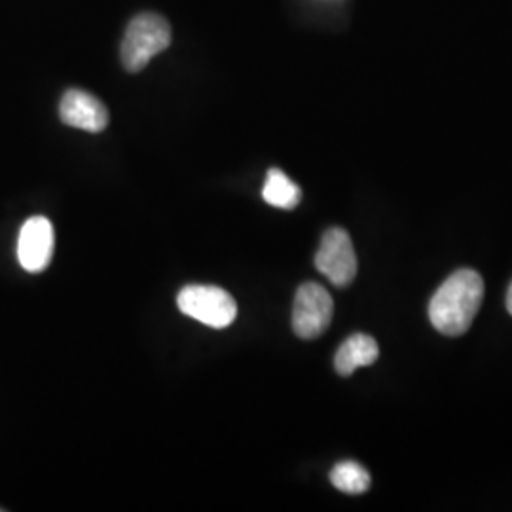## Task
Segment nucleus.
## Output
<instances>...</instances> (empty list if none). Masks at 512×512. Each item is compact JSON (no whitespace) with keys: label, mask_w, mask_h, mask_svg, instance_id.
<instances>
[{"label":"nucleus","mask_w":512,"mask_h":512,"mask_svg":"<svg viewBox=\"0 0 512 512\" xmlns=\"http://www.w3.org/2000/svg\"><path fill=\"white\" fill-rule=\"evenodd\" d=\"M54 226L46 217H31L19 230L18 258L29 274L44 272L54 256Z\"/></svg>","instance_id":"423d86ee"},{"label":"nucleus","mask_w":512,"mask_h":512,"mask_svg":"<svg viewBox=\"0 0 512 512\" xmlns=\"http://www.w3.org/2000/svg\"><path fill=\"white\" fill-rule=\"evenodd\" d=\"M59 118L65 126L101 133L109 124L107 107L84 90H69L59 103Z\"/></svg>","instance_id":"0eeeda50"},{"label":"nucleus","mask_w":512,"mask_h":512,"mask_svg":"<svg viewBox=\"0 0 512 512\" xmlns=\"http://www.w3.org/2000/svg\"><path fill=\"white\" fill-rule=\"evenodd\" d=\"M507 310L512 315V283L511 287H509V293H507Z\"/></svg>","instance_id":"9b49d317"},{"label":"nucleus","mask_w":512,"mask_h":512,"mask_svg":"<svg viewBox=\"0 0 512 512\" xmlns=\"http://www.w3.org/2000/svg\"><path fill=\"white\" fill-rule=\"evenodd\" d=\"M315 268L329 279L334 287H348L357 275V255L353 241L344 228H330L321 239L315 255Z\"/></svg>","instance_id":"39448f33"},{"label":"nucleus","mask_w":512,"mask_h":512,"mask_svg":"<svg viewBox=\"0 0 512 512\" xmlns=\"http://www.w3.org/2000/svg\"><path fill=\"white\" fill-rule=\"evenodd\" d=\"M380 357L376 340L368 334H353L338 348L334 368L340 376H351L361 366L374 365Z\"/></svg>","instance_id":"6e6552de"},{"label":"nucleus","mask_w":512,"mask_h":512,"mask_svg":"<svg viewBox=\"0 0 512 512\" xmlns=\"http://www.w3.org/2000/svg\"><path fill=\"white\" fill-rule=\"evenodd\" d=\"M262 198L264 202L277 209L291 211L298 207L302 200V190L298 184L293 183L281 169H270L266 175V183L262 188Z\"/></svg>","instance_id":"1a4fd4ad"},{"label":"nucleus","mask_w":512,"mask_h":512,"mask_svg":"<svg viewBox=\"0 0 512 512\" xmlns=\"http://www.w3.org/2000/svg\"><path fill=\"white\" fill-rule=\"evenodd\" d=\"M334 302L319 283H304L294 296L293 330L302 340H315L329 329Z\"/></svg>","instance_id":"20e7f679"},{"label":"nucleus","mask_w":512,"mask_h":512,"mask_svg":"<svg viewBox=\"0 0 512 512\" xmlns=\"http://www.w3.org/2000/svg\"><path fill=\"white\" fill-rule=\"evenodd\" d=\"M179 310L211 329H226L238 317L236 300L220 287L188 285L177 296Z\"/></svg>","instance_id":"7ed1b4c3"},{"label":"nucleus","mask_w":512,"mask_h":512,"mask_svg":"<svg viewBox=\"0 0 512 512\" xmlns=\"http://www.w3.org/2000/svg\"><path fill=\"white\" fill-rule=\"evenodd\" d=\"M484 300V281L475 270L450 275L429 302L431 325L440 334L456 338L471 329Z\"/></svg>","instance_id":"f257e3e1"},{"label":"nucleus","mask_w":512,"mask_h":512,"mask_svg":"<svg viewBox=\"0 0 512 512\" xmlns=\"http://www.w3.org/2000/svg\"><path fill=\"white\" fill-rule=\"evenodd\" d=\"M171 44V27L160 14H139L129 21L122 40V63L129 73H139L154 55L162 54Z\"/></svg>","instance_id":"f03ea898"},{"label":"nucleus","mask_w":512,"mask_h":512,"mask_svg":"<svg viewBox=\"0 0 512 512\" xmlns=\"http://www.w3.org/2000/svg\"><path fill=\"white\" fill-rule=\"evenodd\" d=\"M330 482L336 490L344 494L359 495L365 494L370 488V475L363 465L355 461H340L330 471Z\"/></svg>","instance_id":"9d476101"}]
</instances>
